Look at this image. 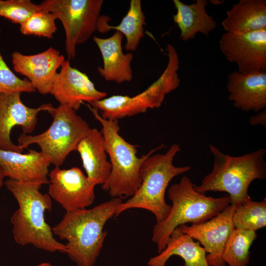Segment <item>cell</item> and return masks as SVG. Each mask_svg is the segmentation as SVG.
Segmentation results:
<instances>
[{
	"instance_id": "1",
	"label": "cell",
	"mask_w": 266,
	"mask_h": 266,
	"mask_svg": "<svg viewBox=\"0 0 266 266\" xmlns=\"http://www.w3.org/2000/svg\"><path fill=\"white\" fill-rule=\"evenodd\" d=\"M122 202L114 198L91 209L67 211L51 228L54 235L67 241L66 254L76 266H94L107 235L104 226Z\"/></svg>"
},
{
	"instance_id": "2",
	"label": "cell",
	"mask_w": 266,
	"mask_h": 266,
	"mask_svg": "<svg viewBox=\"0 0 266 266\" xmlns=\"http://www.w3.org/2000/svg\"><path fill=\"white\" fill-rule=\"evenodd\" d=\"M5 185L18 204L10 218L16 243L22 246L31 244L50 252L66 253L65 244L54 237L52 228L45 221L44 213L51 210L52 201L48 194L39 191L42 185L10 179Z\"/></svg>"
},
{
	"instance_id": "3",
	"label": "cell",
	"mask_w": 266,
	"mask_h": 266,
	"mask_svg": "<svg viewBox=\"0 0 266 266\" xmlns=\"http://www.w3.org/2000/svg\"><path fill=\"white\" fill-rule=\"evenodd\" d=\"M213 159L211 171L195 190L203 194L207 192H225L229 194L230 204L235 207L250 199L248 191L255 179L266 178V150H258L242 156H232L210 144Z\"/></svg>"
},
{
	"instance_id": "4",
	"label": "cell",
	"mask_w": 266,
	"mask_h": 266,
	"mask_svg": "<svg viewBox=\"0 0 266 266\" xmlns=\"http://www.w3.org/2000/svg\"><path fill=\"white\" fill-rule=\"evenodd\" d=\"M87 106L102 126L100 132L111 165L110 175L102 185V189L113 198L131 197L141 182L140 168L142 163L148 157L163 148L164 145L162 144L138 157L137 146L129 143L119 134L118 120L104 119L97 109L89 104Z\"/></svg>"
},
{
	"instance_id": "5",
	"label": "cell",
	"mask_w": 266,
	"mask_h": 266,
	"mask_svg": "<svg viewBox=\"0 0 266 266\" xmlns=\"http://www.w3.org/2000/svg\"><path fill=\"white\" fill-rule=\"evenodd\" d=\"M180 151L179 144H173L165 154H153L143 161L140 168V185L129 200L119 205L115 217L128 209L141 208L153 213L157 223L167 217L171 209L165 200L167 186L172 178L191 168L173 165V159Z\"/></svg>"
},
{
	"instance_id": "6",
	"label": "cell",
	"mask_w": 266,
	"mask_h": 266,
	"mask_svg": "<svg viewBox=\"0 0 266 266\" xmlns=\"http://www.w3.org/2000/svg\"><path fill=\"white\" fill-rule=\"evenodd\" d=\"M195 184L187 176H183L178 183L168 190L172 202L169 214L153 228L152 240L160 253L166 247L172 232L187 223L198 224L217 215L230 204L229 196L219 198L207 197L195 190Z\"/></svg>"
},
{
	"instance_id": "7",
	"label": "cell",
	"mask_w": 266,
	"mask_h": 266,
	"mask_svg": "<svg viewBox=\"0 0 266 266\" xmlns=\"http://www.w3.org/2000/svg\"><path fill=\"white\" fill-rule=\"evenodd\" d=\"M166 50L168 56L166 67L160 77L144 91L133 97L113 95L90 102L89 105L100 111L103 118L118 120L144 113L149 108L160 107L166 95L176 89L180 82L177 51L170 44H167Z\"/></svg>"
},
{
	"instance_id": "8",
	"label": "cell",
	"mask_w": 266,
	"mask_h": 266,
	"mask_svg": "<svg viewBox=\"0 0 266 266\" xmlns=\"http://www.w3.org/2000/svg\"><path fill=\"white\" fill-rule=\"evenodd\" d=\"M76 111L66 105L52 107L48 111L53 118L48 129L36 135L22 134L18 145L24 149L36 144L51 164L60 166L91 128Z\"/></svg>"
},
{
	"instance_id": "9",
	"label": "cell",
	"mask_w": 266,
	"mask_h": 266,
	"mask_svg": "<svg viewBox=\"0 0 266 266\" xmlns=\"http://www.w3.org/2000/svg\"><path fill=\"white\" fill-rule=\"evenodd\" d=\"M102 0H45L39 7L59 20L65 33V50L73 59L78 44L86 42L97 31Z\"/></svg>"
},
{
	"instance_id": "10",
	"label": "cell",
	"mask_w": 266,
	"mask_h": 266,
	"mask_svg": "<svg viewBox=\"0 0 266 266\" xmlns=\"http://www.w3.org/2000/svg\"><path fill=\"white\" fill-rule=\"evenodd\" d=\"M219 44L226 59L236 64L238 72L266 71V28L242 33L225 32Z\"/></svg>"
},
{
	"instance_id": "11",
	"label": "cell",
	"mask_w": 266,
	"mask_h": 266,
	"mask_svg": "<svg viewBox=\"0 0 266 266\" xmlns=\"http://www.w3.org/2000/svg\"><path fill=\"white\" fill-rule=\"evenodd\" d=\"M48 175V195L66 212L86 208L94 202L96 185L79 167L65 169L56 166Z\"/></svg>"
},
{
	"instance_id": "12",
	"label": "cell",
	"mask_w": 266,
	"mask_h": 266,
	"mask_svg": "<svg viewBox=\"0 0 266 266\" xmlns=\"http://www.w3.org/2000/svg\"><path fill=\"white\" fill-rule=\"evenodd\" d=\"M235 208V205L230 204L204 222L179 226L183 233L197 240L203 246L208 266H226L223 254L227 240L234 229L233 215Z\"/></svg>"
},
{
	"instance_id": "13",
	"label": "cell",
	"mask_w": 266,
	"mask_h": 266,
	"mask_svg": "<svg viewBox=\"0 0 266 266\" xmlns=\"http://www.w3.org/2000/svg\"><path fill=\"white\" fill-rule=\"evenodd\" d=\"M21 93H0V149L22 152L19 145L14 144L10 138L12 129L21 127L23 133H31L37 122V115L42 111H48L53 106L44 103L36 108L26 106L21 99Z\"/></svg>"
},
{
	"instance_id": "14",
	"label": "cell",
	"mask_w": 266,
	"mask_h": 266,
	"mask_svg": "<svg viewBox=\"0 0 266 266\" xmlns=\"http://www.w3.org/2000/svg\"><path fill=\"white\" fill-rule=\"evenodd\" d=\"M56 74L50 94L60 105L78 110L84 102H90L105 98L107 94L98 90L88 76L72 67L66 60Z\"/></svg>"
},
{
	"instance_id": "15",
	"label": "cell",
	"mask_w": 266,
	"mask_h": 266,
	"mask_svg": "<svg viewBox=\"0 0 266 266\" xmlns=\"http://www.w3.org/2000/svg\"><path fill=\"white\" fill-rule=\"evenodd\" d=\"M14 71L26 77L40 94H50L57 70L65 61L59 51L51 47L33 55L14 52L11 55Z\"/></svg>"
},
{
	"instance_id": "16",
	"label": "cell",
	"mask_w": 266,
	"mask_h": 266,
	"mask_svg": "<svg viewBox=\"0 0 266 266\" xmlns=\"http://www.w3.org/2000/svg\"><path fill=\"white\" fill-rule=\"evenodd\" d=\"M227 89L233 105L244 111L258 112L266 108V71L229 73Z\"/></svg>"
},
{
	"instance_id": "17",
	"label": "cell",
	"mask_w": 266,
	"mask_h": 266,
	"mask_svg": "<svg viewBox=\"0 0 266 266\" xmlns=\"http://www.w3.org/2000/svg\"><path fill=\"white\" fill-rule=\"evenodd\" d=\"M50 163L41 152L30 149L26 154L0 149V166L6 177L22 182L49 183Z\"/></svg>"
},
{
	"instance_id": "18",
	"label": "cell",
	"mask_w": 266,
	"mask_h": 266,
	"mask_svg": "<svg viewBox=\"0 0 266 266\" xmlns=\"http://www.w3.org/2000/svg\"><path fill=\"white\" fill-rule=\"evenodd\" d=\"M123 35L119 32L108 38L93 36V40L101 53L103 66L99 67V74L107 81L120 84L130 82L133 78L131 64L132 53L124 54L122 46Z\"/></svg>"
},
{
	"instance_id": "19",
	"label": "cell",
	"mask_w": 266,
	"mask_h": 266,
	"mask_svg": "<svg viewBox=\"0 0 266 266\" xmlns=\"http://www.w3.org/2000/svg\"><path fill=\"white\" fill-rule=\"evenodd\" d=\"M76 151L80 154L88 178L95 185L103 184L110 175L111 165L107 160L101 132L90 128Z\"/></svg>"
},
{
	"instance_id": "20",
	"label": "cell",
	"mask_w": 266,
	"mask_h": 266,
	"mask_svg": "<svg viewBox=\"0 0 266 266\" xmlns=\"http://www.w3.org/2000/svg\"><path fill=\"white\" fill-rule=\"evenodd\" d=\"M176 13L173 20L180 30V38L184 41L193 39L198 33L208 36L217 27L213 17L206 11L208 1L197 0L191 4L173 0Z\"/></svg>"
},
{
	"instance_id": "21",
	"label": "cell",
	"mask_w": 266,
	"mask_h": 266,
	"mask_svg": "<svg viewBox=\"0 0 266 266\" xmlns=\"http://www.w3.org/2000/svg\"><path fill=\"white\" fill-rule=\"evenodd\" d=\"M221 25L228 33H246L266 28V0H240L227 11Z\"/></svg>"
},
{
	"instance_id": "22",
	"label": "cell",
	"mask_w": 266,
	"mask_h": 266,
	"mask_svg": "<svg viewBox=\"0 0 266 266\" xmlns=\"http://www.w3.org/2000/svg\"><path fill=\"white\" fill-rule=\"evenodd\" d=\"M181 257L183 266H208L206 253L199 241L195 242L184 233L179 227L175 229L168 238L165 248L159 255L151 258L148 266H165L172 256Z\"/></svg>"
},
{
	"instance_id": "23",
	"label": "cell",
	"mask_w": 266,
	"mask_h": 266,
	"mask_svg": "<svg viewBox=\"0 0 266 266\" xmlns=\"http://www.w3.org/2000/svg\"><path fill=\"white\" fill-rule=\"evenodd\" d=\"M110 17L100 16L98 23L97 31L104 33L110 30L119 32L126 38L125 48L127 51H135L144 36V25L146 24L145 16L142 9L140 0H131L129 8L120 24L110 26L108 21Z\"/></svg>"
},
{
	"instance_id": "24",
	"label": "cell",
	"mask_w": 266,
	"mask_h": 266,
	"mask_svg": "<svg viewBox=\"0 0 266 266\" xmlns=\"http://www.w3.org/2000/svg\"><path fill=\"white\" fill-rule=\"evenodd\" d=\"M257 237L256 232L234 229L225 245L223 259L229 266H247L250 248Z\"/></svg>"
},
{
	"instance_id": "25",
	"label": "cell",
	"mask_w": 266,
	"mask_h": 266,
	"mask_svg": "<svg viewBox=\"0 0 266 266\" xmlns=\"http://www.w3.org/2000/svg\"><path fill=\"white\" fill-rule=\"evenodd\" d=\"M234 229L257 230L266 225V200L254 201L249 199L235 207L233 215Z\"/></svg>"
},
{
	"instance_id": "26",
	"label": "cell",
	"mask_w": 266,
	"mask_h": 266,
	"mask_svg": "<svg viewBox=\"0 0 266 266\" xmlns=\"http://www.w3.org/2000/svg\"><path fill=\"white\" fill-rule=\"evenodd\" d=\"M56 20L52 13L40 7L38 11L20 25V31L24 35L51 39L57 30Z\"/></svg>"
},
{
	"instance_id": "27",
	"label": "cell",
	"mask_w": 266,
	"mask_h": 266,
	"mask_svg": "<svg viewBox=\"0 0 266 266\" xmlns=\"http://www.w3.org/2000/svg\"><path fill=\"white\" fill-rule=\"evenodd\" d=\"M40 9L30 0H0V17L21 24Z\"/></svg>"
},
{
	"instance_id": "28",
	"label": "cell",
	"mask_w": 266,
	"mask_h": 266,
	"mask_svg": "<svg viewBox=\"0 0 266 266\" xmlns=\"http://www.w3.org/2000/svg\"><path fill=\"white\" fill-rule=\"evenodd\" d=\"M36 90L27 79L18 77L8 67L0 50V93H33Z\"/></svg>"
},
{
	"instance_id": "29",
	"label": "cell",
	"mask_w": 266,
	"mask_h": 266,
	"mask_svg": "<svg viewBox=\"0 0 266 266\" xmlns=\"http://www.w3.org/2000/svg\"><path fill=\"white\" fill-rule=\"evenodd\" d=\"M249 122L252 125L260 124L266 127V109L263 110L256 115L251 117Z\"/></svg>"
},
{
	"instance_id": "30",
	"label": "cell",
	"mask_w": 266,
	"mask_h": 266,
	"mask_svg": "<svg viewBox=\"0 0 266 266\" xmlns=\"http://www.w3.org/2000/svg\"><path fill=\"white\" fill-rule=\"evenodd\" d=\"M5 177V173L2 167L0 166V189L3 184V180Z\"/></svg>"
},
{
	"instance_id": "31",
	"label": "cell",
	"mask_w": 266,
	"mask_h": 266,
	"mask_svg": "<svg viewBox=\"0 0 266 266\" xmlns=\"http://www.w3.org/2000/svg\"><path fill=\"white\" fill-rule=\"evenodd\" d=\"M37 266H53L48 263H43L38 265Z\"/></svg>"
},
{
	"instance_id": "32",
	"label": "cell",
	"mask_w": 266,
	"mask_h": 266,
	"mask_svg": "<svg viewBox=\"0 0 266 266\" xmlns=\"http://www.w3.org/2000/svg\"><path fill=\"white\" fill-rule=\"evenodd\" d=\"M210 2L215 5L221 3V0H210Z\"/></svg>"
}]
</instances>
